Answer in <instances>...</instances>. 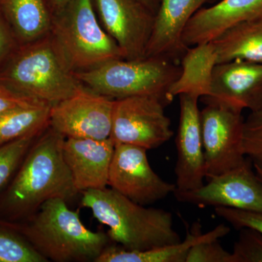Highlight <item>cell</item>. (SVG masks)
<instances>
[{"label": "cell", "instance_id": "6da1fadb", "mask_svg": "<svg viewBox=\"0 0 262 262\" xmlns=\"http://www.w3.org/2000/svg\"><path fill=\"white\" fill-rule=\"evenodd\" d=\"M65 139L50 125L38 136L14 177L0 192V222H21L49 200L68 202L79 194L63 158Z\"/></svg>", "mask_w": 262, "mask_h": 262}, {"label": "cell", "instance_id": "7a4b0ae2", "mask_svg": "<svg viewBox=\"0 0 262 262\" xmlns=\"http://www.w3.org/2000/svg\"><path fill=\"white\" fill-rule=\"evenodd\" d=\"M2 223L23 235L48 261L96 262L111 241L107 233L88 229L79 212L61 198L46 201L27 220Z\"/></svg>", "mask_w": 262, "mask_h": 262}, {"label": "cell", "instance_id": "3957f363", "mask_svg": "<svg viewBox=\"0 0 262 262\" xmlns=\"http://www.w3.org/2000/svg\"><path fill=\"white\" fill-rule=\"evenodd\" d=\"M81 205L108 227L110 239L130 251H144L180 242L173 215L160 208H146L114 189H89L82 192Z\"/></svg>", "mask_w": 262, "mask_h": 262}, {"label": "cell", "instance_id": "277c9868", "mask_svg": "<svg viewBox=\"0 0 262 262\" xmlns=\"http://www.w3.org/2000/svg\"><path fill=\"white\" fill-rule=\"evenodd\" d=\"M0 82L20 96L51 106L82 87L50 34L15 48L0 66Z\"/></svg>", "mask_w": 262, "mask_h": 262}, {"label": "cell", "instance_id": "5b68a950", "mask_svg": "<svg viewBox=\"0 0 262 262\" xmlns=\"http://www.w3.org/2000/svg\"><path fill=\"white\" fill-rule=\"evenodd\" d=\"M49 34L75 72L124 58L121 49L98 21L92 0H72L53 15Z\"/></svg>", "mask_w": 262, "mask_h": 262}, {"label": "cell", "instance_id": "8992f818", "mask_svg": "<svg viewBox=\"0 0 262 262\" xmlns=\"http://www.w3.org/2000/svg\"><path fill=\"white\" fill-rule=\"evenodd\" d=\"M181 72L182 67L172 60L144 57L113 60L75 75L84 87L113 100L153 96L168 104L167 93Z\"/></svg>", "mask_w": 262, "mask_h": 262}, {"label": "cell", "instance_id": "52a82bcc", "mask_svg": "<svg viewBox=\"0 0 262 262\" xmlns=\"http://www.w3.org/2000/svg\"><path fill=\"white\" fill-rule=\"evenodd\" d=\"M165 105L162 98L153 96L115 100L112 140L146 150L160 147L173 135Z\"/></svg>", "mask_w": 262, "mask_h": 262}, {"label": "cell", "instance_id": "ba28073f", "mask_svg": "<svg viewBox=\"0 0 262 262\" xmlns=\"http://www.w3.org/2000/svg\"><path fill=\"white\" fill-rule=\"evenodd\" d=\"M201 112L206 178L225 173L246 161L243 151V111L214 102H205Z\"/></svg>", "mask_w": 262, "mask_h": 262}, {"label": "cell", "instance_id": "9c48e42d", "mask_svg": "<svg viewBox=\"0 0 262 262\" xmlns=\"http://www.w3.org/2000/svg\"><path fill=\"white\" fill-rule=\"evenodd\" d=\"M115 100L82 85L51 108L50 126L66 139L105 140L111 136Z\"/></svg>", "mask_w": 262, "mask_h": 262}, {"label": "cell", "instance_id": "30bf717a", "mask_svg": "<svg viewBox=\"0 0 262 262\" xmlns=\"http://www.w3.org/2000/svg\"><path fill=\"white\" fill-rule=\"evenodd\" d=\"M146 151L140 146L115 144L108 179L111 189L143 206L163 200L177 189L155 173Z\"/></svg>", "mask_w": 262, "mask_h": 262}, {"label": "cell", "instance_id": "8fae6325", "mask_svg": "<svg viewBox=\"0 0 262 262\" xmlns=\"http://www.w3.org/2000/svg\"><path fill=\"white\" fill-rule=\"evenodd\" d=\"M173 194L181 203L199 207L262 212V182L248 158L237 168L211 177L199 189L175 190Z\"/></svg>", "mask_w": 262, "mask_h": 262}, {"label": "cell", "instance_id": "7c38bea8", "mask_svg": "<svg viewBox=\"0 0 262 262\" xmlns=\"http://www.w3.org/2000/svg\"><path fill=\"white\" fill-rule=\"evenodd\" d=\"M101 27L123 53L125 59L146 57L155 13L140 0H92Z\"/></svg>", "mask_w": 262, "mask_h": 262}, {"label": "cell", "instance_id": "4fadbf2b", "mask_svg": "<svg viewBox=\"0 0 262 262\" xmlns=\"http://www.w3.org/2000/svg\"><path fill=\"white\" fill-rule=\"evenodd\" d=\"M180 117L176 139L177 161L176 190L191 191L199 189L206 178L204 150L202 139L199 96L179 95Z\"/></svg>", "mask_w": 262, "mask_h": 262}, {"label": "cell", "instance_id": "5bb4252c", "mask_svg": "<svg viewBox=\"0 0 262 262\" xmlns=\"http://www.w3.org/2000/svg\"><path fill=\"white\" fill-rule=\"evenodd\" d=\"M205 102H214L244 111L262 108V63L236 59L216 63L210 93Z\"/></svg>", "mask_w": 262, "mask_h": 262}, {"label": "cell", "instance_id": "9a60e30c", "mask_svg": "<svg viewBox=\"0 0 262 262\" xmlns=\"http://www.w3.org/2000/svg\"><path fill=\"white\" fill-rule=\"evenodd\" d=\"M261 18L262 0H222L193 15L183 32V46L212 42L237 24Z\"/></svg>", "mask_w": 262, "mask_h": 262}, {"label": "cell", "instance_id": "2e32d148", "mask_svg": "<svg viewBox=\"0 0 262 262\" xmlns=\"http://www.w3.org/2000/svg\"><path fill=\"white\" fill-rule=\"evenodd\" d=\"M115 147L111 138L105 140L65 139L63 158L78 193L107 187Z\"/></svg>", "mask_w": 262, "mask_h": 262}, {"label": "cell", "instance_id": "e0dca14e", "mask_svg": "<svg viewBox=\"0 0 262 262\" xmlns=\"http://www.w3.org/2000/svg\"><path fill=\"white\" fill-rule=\"evenodd\" d=\"M207 0H160L146 57H163L176 61L187 51L182 36L191 18Z\"/></svg>", "mask_w": 262, "mask_h": 262}, {"label": "cell", "instance_id": "ac0fdd59", "mask_svg": "<svg viewBox=\"0 0 262 262\" xmlns=\"http://www.w3.org/2000/svg\"><path fill=\"white\" fill-rule=\"evenodd\" d=\"M0 8L18 46L50 34L53 15L46 0H0Z\"/></svg>", "mask_w": 262, "mask_h": 262}, {"label": "cell", "instance_id": "d6986e66", "mask_svg": "<svg viewBox=\"0 0 262 262\" xmlns=\"http://www.w3.org/2000/svg\"><path fill=\"white\" fill-rule=\"evenodd\" d=\"M216 55L211 42L188 48L183 56L182 72L167 93L168 103L181 94L208 96Z\"/></svg>", "mask_w": 262, "mask_h": 262}, {"label": "cell", "instance_id": "ffe728a7", "mask_svg": "<svg viewBox=\"0 0 262 262\" xmlns=\"http://www.w3.org/2000/svg\"><path fill=\"white\" fill-rule=\"evenodd\" d=\"M211 42L217 63L236 59L262 63V18L237 24Z\"/></svg>", "mask_w": 262, "mask_h": 262}, {"label": "cell", "instance_id": "44dd1931", "mask_svg": "<svg viewBox=\"0 0 262 262\" xmlns=\"http://www.w3.org/2000/svg\"><path fill=\"white\" fill-rule=\"evenodd\" d=\"M211 230L202 234L200 223L194 224L186 238L177 244L163 247L130 251L119 246H110L105 248L96 262H186L188 253L193 246L207 238Z\"/></svg>", "mask_w": 262, "mask_h": 262}, {"label": "cell", "instance_id": "7402d4cb", "mask_svg": "<svg viewBox=\"0 0 262 262\" xmlns=\"http://www.w3.org/2000/svg\"><path fill=\"white\" fill-rule=\"evenodd\" d=\"M51 108L40 103L0 114V146L46 130L50 125Z\"/></svg>", "mask_w": 262, "mask_h": 262}, {"label": "cell", "instance_id": "603a6c76", "mask_svg": "<svg viewBox=\"0 0 262 262\" xmlns=\"http://www.w3.org/2000/svg\"><path fill=\"white\" fill-rule=\"evenodd\" d=\"M16 230L0 222V262H48Z\"/></svg>", "mask_w": 262, "mask_h": 262}, {"label": "cell", "instance_id": "cb8c5ba5", "mask_svg": "<svg viewBox=\"0 0 262 262\" xmlns=\"http://www.w3.org/2000/svg\"><path fill=\"white\" fill-rule=\"evenodd\" d=\"M42 133L25 136L0 146V192L14 177L31 146Z\"/></svg>", "mask_w": 262, "mask_h": 262}, {"label": "cell", "instance_id": "d4e9b609", "mask_svg": "<svg viewBox=\"0 0 262 262\" xmlns=\"http://www.w3.org/2000/svg\"><path fill=\"white\" fill-rule=\"evenodd\" d=\"M229 232L230 228L224 224L215 227L207 238L191 248L186 262H233L232 252L225 250L219 242Z\"/></svg>", "mask_w": 262, "mask_h": 262}, {"label": "cell", "instance_id": "484cf974", "mask_svg": "<svg viewBox=\"0 0 262 262\" xmlns=\"http://www.w3.org/2000/svg\"><path fill=\"white\" fill-rule=\"evenodd\" d=\"M243 151L253 164L262 167V108L251 112L245 120Z\"/></svg>", "mask_w": 262, "mask_h": 262}, {"label": "cell", "instance_id": "4316f807", "mask_svg": "<svg viewBox=\"0 0 262 262\" xmlns=\"http://www.w3.org/2000/svg\"><path fill=\"white\" fill-rule=\"evenodd\" d=\"M239 230L232 252L233 262H262V234L252 229Z\"/></svg>", "mask_w": 262, "mask_h": 262}, {"label": "cell", "instance_id": "83f0119b", "mask_svg": "<svg viewBox=\"0 0 262 262\" xmlns=\"http://www.w3.org/2000/svg\"><path fill=\"white\" fill-rule=\"evenodd\" d=\"M214 211L215 214L236 229H252L262 234V212L244 211L224 207H216Z\"/></svg>", "mask_w": 262, "mask_h": 262}, {"label": "cell", "instance_id": "f1b7e54d", "mask_svg": "<svg viewBox=\"0 0 262 262\" xmlns=\"http://www.w3.org/2000/svg\"><path fill=\"white\" fill-rule=\"evenodd\" d=\"M40 103L42 102L16 94L0 82V114L13 108L32 106Z\"/></svg>", "mask_w": 262, "mask_h": 262}, {"label": "cell", "instance_id": "f546056e", "mask_svg": "<svg viewBox=\"0 0 262 262\" xmlns=\"http://www.w3.org/2000/svg\"><path fill=\"white\" fill-rule=\"evenodd\" d=\"M18 46L14 35L0 13V66L6 61Z\"/></svg>", "mask_w": 262, "mask_h": 262}, {"label": "cell", "instance_id": "4dcf8cb0", "mask_svg": "<svg viewBox=\"0 0 262 262\" xmlns=\"http://www.w3.org/2000/svg\"><path fill=\"white\" fill-rule=\"evenodd\" d=\"M72 0H46L52 15H56L61 11Z\"/></svg>", "mask_w": 262, "mask_h": 262}, {"label": "cell", "instance_id": "1f68e13d", "mask_svg": "<svg viewBox=\"0 0 262 262\" xmlns=\"http://www.w3.org/2000/svg\"><path fill=\"white\" fill-rule=\"evenodd\" d=\"M140 1L156 14L157 10L159 7L160 0H140Z\"/></svg>", "mask_w": 262, "mask_h": 262}]
</instances>
